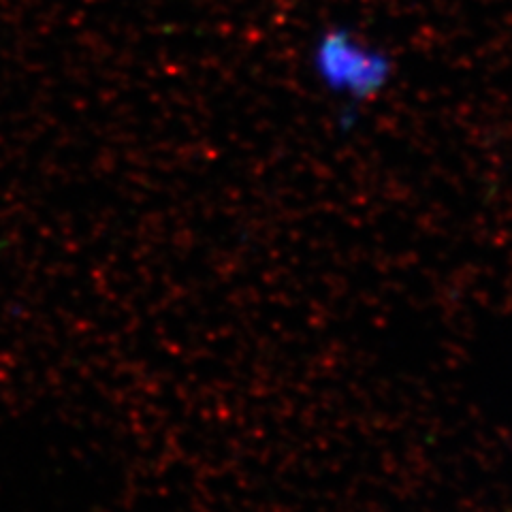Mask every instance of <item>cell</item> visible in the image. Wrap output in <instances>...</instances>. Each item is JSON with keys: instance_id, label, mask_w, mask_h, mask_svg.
Returning <instances> with one entry per match:
<instances>
[{"instance_id": "obj_1", "label": "cell", "mask_w": 512, "mask_h": 512, "mask_svg": "<svg viewBox=\"0 0 512 512\" xmlns=\"http://www.w3.org/2000/svg\"><path fill=\"white\" fill-rule=\"evenodd\" d=\"M310 71L318 88L342 103V122L378 101L395 77L393 54L346 24L325 26L310 45Z\"/></svg>"}]
</instances>
